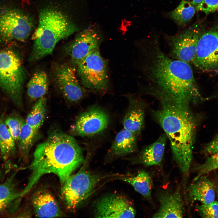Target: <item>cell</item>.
Here are the masks:
<instances>
[{"label":"cell","instance_id":"f546056e","mask_svg":"<svg viewBox=\"0 0 218 218\" xmlns=\"http://www.w3.org/2000/svg\"><path fill=\"white\" fill-rule=\"evenodd\" d=\"M196 208L202 218H218V202L214 201L208 204H202L196 206Z\"/></svg>","mask_w":218,"mask_h":218},{"label":"cell","instance_id":"6da1fadb","mask_svg":"<svg viewBox=\"0 0 218 218\" xmlns=\"http://www.w3.org/2000/svg\"><path fill=\"white\" fill-rule=\"evenodd\" d=\"M145 51L143 70L152 94L160 101L189 104L202 99L189 63L167 56L157 41Z\"/></svg>","mask_w":218,"mask_h":218},{"label":"cell","instance_id":"ffe728a7","mask_svg":"<svg viewBox=\"0 0 218 218\" xmlns=\"http://www.w3.org/2000/svg\"><path fill=\"white\" fill-rule=\"evenodd\" d=\"M166 140V136H161L155 142L144 148L136 155L131 158V162L145 167L160 166L164 153Z\"/></svg>","mask_w":218,"mask_h":218},{"label":"cell","instance_id":"ac0fdd59","mask_svg":"<svg viewBox=\"0 0 218 218\" xmlns=\"http://www.w3.org/2000/svg\"><path fill=\"white\" fill-rule=\"evenodd\" d=\"M215 191L214 184L203 175L193 181L188 187L187 200L191 204L198 201L202 204H208L215 201Z\"/></svg>","mask_w":218,"mask_h":218},{"label":"cell","instance_id":"603a6c76","mask_svg":"<svg viewBox=\"0 0 218 218\" xmlns=\"http://www.w3.org/2000/svg\"><path fill=\"white\" fill-rule=\"evenodd\" d=\"M48 88L47 74L43 70H38L34 74L28 84L27 94L31 99L38 100L45 96Z\"/></svg>","mask_w":218,"mask_h":218},{"label":"cell","instance_id":"7c38bea8","mask_svg":"<svg viewBox=\"0 0 218 218\" xmlns=\"http://www.w3.org/2000/svg\"><path fill=\"white\" fill-rule=\"evenodd\" d=\"M95 217L134 218L136 212L131 202L125 197L117 193L101 197L94 204Z\"/></svg>","mask_w":218,"mask_h":218},{"label":"cell","instance_id":"8fae6325","mask_svg":"<svg viewBox=\"0 0 218 218\" xmlns=\"http://www.w3.org/2000/svg\"><path fill=\"white\" fill-rule=\"evenodd\" d=\"M202 33L196 26L185 29L174 35L166 36L173 58L188 63L192 62Z\"/></svg>","mask_w":218,"mask_h":218},{"label":"cell","instance_id":"836d02e7","mask_svg":"<svg viewBox=\"0 0 218 218\" xmlns=\"http://www.w3.org/2000/svg\"><path fill=\"white\" fill-rule=\"evenodd\" d=\"M3 177V174L2 170L0 168V180Z\"/></svg>","mask_w":218,"mask_h":218},{"label":"cell","instance_id":"52a82bcc","mask_svg":"<svg viewBox=\"0 0 218 218\" xmlns=\"http://www.w3.org/2000/svg\"><path fill=\"white\" fill-rule=\"evenodd\" d=\"M77 66V75L84 88L98 92L107 91L109 85L107 63L99 48L89 53Z\"/></svg>","mask_w":218,"mask_h":218},{"label":"cell","instance_id":"277c9868","mask_svg":"<svg viewBox=\"0 0 218 218\" xmlns=\"http://www.w3.org/2000/svg\"><path fill=\"white\" fill-rule=\"evenodd\" d=\"M77 30L76 25L61 11L51 8L42 10L31 38L34 42L29 60L36 61L51 54L59 41Z\"/></svg>","mask_w":218,"mask_h":218},{"label":"cell","instance_id":"1f68e13d","mask_svg":"<svg viewBox=\"0 0 218 218\" xmlns=\"http://www.w3.org/2000/svg\"><path fill=\"white\" fill-rule=\"evenodd\" d=\"M204 151L205 153L210 154L218 151V134L206 145Z\"/></svg>","mask_w":218,"mask_h":218},{"label":"cell","instance_id":"44dd1931","mask_svg":"<svg viewBox=\"0 0 218 218\" xmlns=\"http://www.w3.org/2000/svg\"><path fill=\"white\" fill-rule=\"evenodd\" d=\"M137 137L124 128L117 133L109 150L108 155L112 157H124L137 150Z\"/></svg>","mask_w":218,"mask_h":218},{"label":"cell","instance_id":"5b68a950","mask_svg":"<svg viewBox=\"0 0 218 218\" xmlns=\"http://www.w3.org/2000/svg\"><path fill=\"white\" fill-rule=\"evenodd\" d=\"M25 76L18 54L12 50L0 51V89L20 108Z\"/></svg>","mask_w":218,"mask_h":218},{"label":"cell","instance_id":"d4e9b609","mask_svg":"<svg viewBox=\"0 0 218 218\" xmlns=\"http://www.w3.org/2000/svg\"><path fill=\"white\" fill-rule=\"evenodd\" d=\"M46 104L45 96L37 100L25 120L27 124L38 131L45 119Z\"/></svg>","mask_w":218,"mask_h":218},{"label":"cell","instance_id":"e575fe53","mask_svg":"<svg viewBox=\"0 0 218 218\" xmlns=\"http://www.w3.org/2000/svg\"><path fill=\"white\" fill-rule=\"evenodd\" d=\"M216 193H217V197L218 198V189H217L216 190Z\"/></svg>","mask_w":218,"mask_h":218},{"label":"cell","instance_id":"484cf974","mask_svg":"<svg viewBox=\"0 0 218 218\" xmlns=\"http://www.w3.org/2000/svg\"><path fill=\"white\" fill-rule=\"evenodd\" d=\"M15 141L5 124L3 116L0 118V150L4 159L7 160L16 151Z\"/></svg>","mask_w":218,"mask_h":218},{"label":"cell","instance_id":"30bf717a","mask_svg":"<svg viewBox=\"0 0 218 218\" xmlns=\"http://www.w3.org/2000/svg\"><path fill=\"white\" fill-rule=\"evenodd\" d=\"M110 121L107 112L97 105L90 107L77 117L71 129L72 134L82 137H92L102 133Z\"/></svg>","mask_w":218,"mask_h":218},{"label":"cell","instance_id":"5bb4252c","mask_svg":"<svg viewBox=\"0 0 218 218\" xmlns=\"http://www.w3.org/2000/svg\"><path fill=\"white\" fill-rule=\"evenodd\" d=\"M98 28L92 26L79 33L65 48L73 64L78 63L93 50L99 48L102 39Z\"/></svg>","mask_w":218,"mask_h":218},{"label":"cell","instance_id":"2e32d148","mask_svg":"<svg viewBox=\"0 0 218 218\" xmlns=\"http://www.w3.org/2000/svg\"><path fill=\"white\" fill-rule=\"evenodd\" d=\"M128 105L122 121L124 128L134 134L137 137L143 128L144 118V104L140 99L132 95L127 96Z\"/></svg>","mask_w":218,"mask_h":218},{"label":"cell","instance_id":"7a4b0ae2","mask_svg":"<svg viewBox=\"0 0 218 218\" xmlns=\"http://www.w3.org/2000/svg\"><path fill=\"white\" fill-rule=\"evenodd\" d=\"M84 162L82 150L74 137L59 130L53 131L36 147L28 167L31 173L21 196L27 194L46 174L56 175L63 183Z\"/></svg>","mask_w":218,"mask_h":218},{"label":"cell","instance_id":"4fadbf2b","mask_svg":"<svg viewBox=\"0 0 218 218\" xmlns=\"http://www.w3.org/2000/svg\"><path fill=\"white\" fill-rule=\"evenodd\" d=\"M53 73L58 90L67 101L76 103L84 97L85 91L81 85L73 66L58 64L55 66Z\"/></svg>","mask_w":218,"mask_h":218},{"label":"cell","instance_id":"4316f807","mask_svg":"<svg viewBox=\"0 0 218 218\" xmlns=\"http://www.w3.org/2000/svg\"><path fill=\"white\" fill-rule=\"evenodd\" d=\"M195 12V8L193 5L187 1L183 0L168 15L178 25L183 27L191 19Z\"/></svg>","mask_w":218,"mask_h":218},{"label":"cell","instance_id":"d6a6232c","mask_svg":"<svg viewBox=\"0 0 218 218\" xmlns=\"http://www.w3.org/2000/svg\"><path fill=\"white\" fill-rule=\"evenodd\" d=\"M203 0H187L195 7L198 6Z\"/></svg>","mask_w":218,"mask_h":218},{"label":"cell","instance_id":"cb8c5ba5","mask_svg":"<svg viewBox=\"0 0 218 218\" xmlns=\"http://www.w3.org/2000/svg\"><path fill=\"white\" fill-rule=\"evenodd\" d=\"M38 131L27 124L24 121L18 138L16 142L19 153L24 158L28 157Z\"/></svg>","mask_w":218,"mask_h":218},{"label":"cell","instance_id":"9c48e42d","mask_svg":"<svg viewBox=\"0 0 218 218\" xmlns=\"http://www.w3.org/2000/svg\"><path fill=\"white\" fill-rule=\"evenodd\" d=\"M192 63L203 72H218V25L202 33Z\"/></svg>","mask_w":218,"mask_h":218},{"label":"cell","instance_id":"83f0119b","mask_svg":"<svg viewBox=\"0 0 218 218\" xmlns=\"http://www.w3.org/2000/svg\"><path fill=\"white\" fill-rule=\"evenodd\" d=\"M210 155L203 163L195 167L194 170L196 172L197 175L193 181L202 176L218 169V151Z\"/></svg>","mask_w":218,"mask_h":218},{"label":"cell","instance_id":"f1b7e54d","mask_svg":"<svg viewBox=\"0 0 218 218\" xmlns=\"http://www.w3.org/2000/svg\"><path fill=\"white\" fill-rule=\"evenodd\" d=\"M17 114H14L7 117L4 122L12 136L16 142L24 121Z\"/></svg>","mask_w":218,"mask_h":218},{"label":"cell","instance_id":"4dcf8cb0","mask_svg":"<svg viewBox=\"0 0 218 218\" xmlns=\"http://www.w3.org/2000/svg\"><path fill=\"white\" fill-rule=\"evenodd\" d=\"M196 9L206 14L218 11V0H203Z\"/></svg>","mask_w":218,"mask_h":218},{"label":"cell","instance_id":"3957f363","mask_svg":"<svg viewBox=\"0 0 218 218\" xmlns=\"http://www.w3.org/2000/svg\"><path fill=\"white\" fill-rule=\"evenodd\" d=\"M155 117L169 138L173 158L181 171L187 174L193 159L196 123L189 104L160 101Z\"/></svg>","mask_w":218,"mask_h":218},{"label":"cell","instance_id":"d6986e66","mask_svg":"<svg viewBox=\"0 0 218 218\" xmlns=\"http://www.w3.org/2000/svg\"><path fill=\"white\" fill-rule=\"evenodd\" d=\"M15 175L0 183V214L7 213L12 215L18 209L22 197L14 182Z\"/></svg>","mask_w":218,"mask_h":218},{"label":"cell","instance_id":"e0dca14e","mask_svg":"<svg viewBox=\"0 0 218 218\" xmlns=\"http://www.w3.org/2000/svg\"><path fill=\"white\" fill-rule=\"evenodd\" d=\"M32 202L35 216L39 218L61 217L62 213L54 197L48 190L41 189L32 196Z\"/></svg>","mask_w":218,"mask_h":218},{"label":"cell","instance_id":"ba28073f","mask_svg":"<svg viewBox=\"0 0 218 218\" xmlns=\"http://www.w3.org/2000/svg\"><path fill=\"white\" fill-rule=\"evenodd\" d=\"M33 27L31 19L22 10L12 6L0 5V40L5 42L24 41Z\"/></svg>","mask_w":218,"mask_h":218},{"label":"cell","instance_id":"9a60e30c","mask_svg":"<svg viewBox=\"0 0 218 218\" xmlns=\"http://www.w3.org/2000/svg\"><path fill=\"white\" fill-rule=\"evenodd\" d=\"M160 206L153 218H182L184 213V203L179 189L173 192L164 191L158 196Z\"/></svg>","mask_w":218,"mask_h":218},{"label":"cell","instance_id":"8992f818","mask_svg":"<svg viewBox=\"0 0 218 218\" xmlns=\"http://www.w3.org/2000/svg\"><path fill=\"white\" fill-rule=\"evenodd\" d=\"M105 177L84 169L71 175L63 183L61 194L67 208L74 210L94 192Z\"/></svg>","mask_w":218,"mask_h":218},{"label":"cell","instance_id":"7402d4cb","mask_svg":"<svg viewBox=\"0 0 218 218\" xmlns=\"http://www.w3.org/2000/svg\"><path fill=\"white\" fill-rule=\"evenodd\" d=\"M117 177L130 184L145 199L151 200L153 180L150 174L146 171L140 170L135 176H120Z\"/></svg>","mask_w":218,"mask_h":218}]
</instances>
